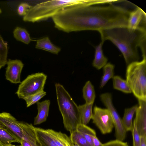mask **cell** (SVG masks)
I'll return each instance as SVG.
<instances>
[{
  "instance_id": "27",
  "label": "cell",
  "mask_w": 146,
  "mask_h": 146,
  "mask_svg": "<svg viewBox=\"0 0 146 146\" xmlns=\"http://www.w3.org/2000/svg\"><path fill=\"white\" fill-rule=\"evenodd\" d=\"M46 94V92L43 90L36 94L26 96L23 99L26 102L27 107H28L37 102Z\"/></svg>"
},
{
  "instance_id": "6",
  "label": "cell",
  "mask_w": 146,
  "mask_h": 146,
  "mask_svg": "<svg viewBox=\"0 0 146 146\" xmlns=\"http://www.w3.org/2000/svg\"><path fill=\"white\" fill-rule=\"evenodd\" d=\"M126 80L132 92L138 100L146 101V58L128 64Z\"/></svg>"
},
{
  "instance_id": "34",
  "label": "cell",
  "mask_w": 146,
  "mask_h": 146,
  "mask_svg": "<svg viewBox=\"0 0 146 146\" xmlns=\"http://www.w3.org/2000/svg\"><path fill=\"white\" fill-rule=\"evenodd\" d=\"M7 146H21V145H19V146H17V145H12V144H11L9 145H8Z\"/></svg>"
},
{
  "instance_id": "38",
  "label": "cell",
  "mask_w": 146,
  "mask_h": 146,
  "mask_svg": "<svg viewBox=\"0 0 146 146\" xmlns=\"http://www.w3.org/2000/svg\"><path fill=\"white\" fill-rule=\"evenodd\" d=\"M1 124L0 123V125Z\"/></svg>"
},
{
  "instance_id": "37",
  "label": "cell",
  "mask_w": 146,
  "mask_h": 146,
  "mask_svg": "<svg viewBox=\"0 0 146 146\" xmlns=\"http://www.w3.org/2000/svg\"><path fill=\"white\" fill-rule=\"evenodd\" d=\"M127 146H129L128 144L127 145Z\"/></svg>"
},
{
  "instance_id": "14",
  "label": "cell",
  "mask_w": 146,
  "mask_h": 146,
  "mask_svg": "<svg viewBox=\"0 0 146 146\" xmlns=\"http://www.w3.org/2000/svg\"><path fill=\"white\" fill-rule=\"evenodd\" d=\"M38 114L35 118L34 125H37L45 121L48 115L50 101L45 100L37 102Z\"/></svg>"
},
{
  "instance_id": "17",
  "label": "cell",
  "mask_w": 146,
  "mask_h": 146,
  "mask_svg": "<svg viewBox=\"0 0 146 146\" xmlns=\"http://www.w3.org/2000/svg\"><path fill=\"white\" fill-rule=\"evenodd\" d=\"M93 104L85 103L78 106L80 124L86 125L92 119L93 115Z\"/></svg>"
},
{
  "instance_id": "35",
  "label": "cell",
  "mask_w": 146,
  "mask_h": 146,
  "mask_svg": "<svg viewBox=\"0 0 146 146\" xmlns=\"http://www.w3.org/2000/svg\"><path fill=\"white\" fill-rule=\"evenodd\" d=\"M73 146H79L77 144H74Z\"/></svg>"
},
{
  "instance_id": "30",
  "label": "cell",
  "mask_w": 146,
  "mask_h": 146,
  "mask_svg": "<svg viewBox=\"0 0 146 146\" xmlns=\"http://www.w3.org/2000/svg\"><path fill=\"white\" fill-rule=\"evenodd\" d=\"M127 142H124L117 139L111 141L103 144V146H127Z\"/></svg>"
},
{
  "instance_id": "4",
  "label": "cell",
  "mask_w": 146,
  "mask_h": 146,
  "mask_svg": "<svg viewBox=\"0 0 146 146\" xmlns=\"http://www.w3.org/2000/svg\"><path fill=\"white\" fill-rule=\"evenodd\" d=\"M57 103L65 128L70 133L76 129L80 124L78 106L63 86L55 84Z\"/></svg>"
},
{
  "instance_id": "26",
  "label": "cell",
  "mask_w": 146,
  "mask_h": 146,
  "mask_svg": "<svg viewBox=\"0 0 146 146\" xmlns=\"http://www.w3.org/2000/svg\"><path fill=\"white\" fill-rule=\"evenodd\" d=\"M8 43L4 41L0 35V69L4 66L7 62Z\"/></svg>"
},
{
  "instance_id": "13",
  "label": "cell",
  "mask_w": 146,
  "mask_h": 146,
  "mask_svg": "<svg viewBox=\"0 0 146 146\" xmlns=\"http://www.w3.org/2000/svg\"><path fill=\"white\" fill-rule=\"evenodd\" d=\"M146 14L141 8L130 11L128 20L127 27L132 30L146 28Z\"/></svg>"
},
{
  "instance_id": "7",
  "label": "cell",
  "mask_w": 146,
  "mask_h": 146,
  "mask_svg": "<svg viewBox=\"0 0 146 146\" xmlns=\"http://www.w3.org/2000/svg\"><path fill=\"white\" fill-rule=\"evenodd\" d=\"M47 78V76L42 72L29 75L20 83L16 93L19 98L23 99L43 90Z\"/></svg>"
},
{
  "instance_id": "31",
  "label": "cell",
  "mask_w": 146,
  "mask_h": 146,
  "mask_svg": "<svg viewBox=\"0 0 146 146\" xmlns=\"http://www.w3.org/2000/svg\"><path fill=\"white\" fill-rule=\"evenodd\" d=\"M93 146H103V144L99 141L96 136L92 138Z\"/></svg>"
},
{
  "instance_id": "29",
  "label": "cell",
  "mask_w": 146,
  "mask_h": 146,
  "mask_svg": "<svg viewBox=\"0 0 146 146\" xmlns=\"http://www.w3.org/2000/svg\"><path fill=\"white\" fill-rule=\"evenodd\" d=\"M32 6L27 3L23 2L20 3L18 6L17 11L20 16H25Z\"/></svg>"
},
{
  "instance_id": "24",
  "label": "cell",
  "mask_w": 146,
  "mask_h": 146,
  "mask_svg": "<svg viewBox=\"0 0 146 146\" xmlns=\"http://www.w3.org/2000/svg\"><path fill=\"white\" fill-rule=\"evenodd\" d=\"M114 65L110 63H107L103 67L104 74L101 81L100 87L103 88L108 82L114 76Z\"/></svg>"
},
{
  "instance_id": "20",
  "label": "cell",
  "mask_w": 146,
  "mask_h": 146,
  "mask_svg": "<svg viewBox=\"0 0 146 146\" xmlns=\"http://www.w3.org/2000/svg\"><path fill=\"white\" fill-rule=\"evenodd\" d=\"M82 92L86 103L93 104L96 98V94L94 86L90 81L85 83L83 88Z\"/></svg>"
},
{
  "instance_id": "36",
  "label": "cell",
  "mask_w": 146,
  "mask_h": 146,
  "mask_svg": "<svg viewBox=\"0 0 146 146\" xmlns=\"http://www.w3.org/2000/svg\"><path fill=\"white\" fill-rule=\"evenodd\" d=\"M2 12V11L1 9H0V14Z\"/></svg>"
},
{
  "instance_id": "9",
  "label": "cell",
  "mask_w": 146,
  "mask_h": 146,
  "mask_svg": "<svg viewBox=\"0 0 146 146\" xmlns=\"http://www.w3.org/2000/svg\"><path fill=\"white\" fill-rule=\"evenodd\" d=\"M100 98L112 117L115 129L116 139L123 141L125 138L127 132L124 127L121 119L113 106L111 94L109 93L102 94L100 95Z\"/></svg>"
},
{
  "instance_id": "8",
  "label": "cell",
  "mask_w": 146,
  "mask_h": 146,
  "mask_svg": "<svg viewBox=\"0 0 146 146\" xmlns=\"http://www.w3.org/2000/svg\"><path fill=\"white\" fill-rule=\"evenodd\" d=\"M37 138L41 146H73L66 134L51 129L35 127Z\"/></svg>"
},
{
  "instance_id": "19",
  "label": "cell",
  "mask_w": 146,
  "mask_h": 146,
  "mask_svg": "<svg viewBox=\"0 0 146 146\" xmlns=\"http://www.w3.org/2000/svg\"><path fill=\"white\" fill-rule=\"evenodd\" d=\"M19 141L1 124L0 125V146H7Z\"/></svg>"
},
{
  "instance_id": "25",
  "label": "cell",
  "mask_w": 146,
  "mask_h": 146,
  "mask_svg": "<svg viewBox=\"0 0 146 146\" xmlns=\"http://www.w3.org/2000/svg\"><path fill=\"white\" fill-rule=\"evenodd\" d=\"M69 137L74 144L79 146H92L84 137L76 130L71 132Z\"/></svg>"
},
{
  "instance_id": "33",
  "label": "cell",
  "mask_w": 146,
  "mask_h": 146,
  "mask_svg": "<svg viewBox=\"0 0 146 146\" xmlns=\"http://www.w3.org/2000/svg\"><path fill=\"white\" fill-rule=\"evenodd\" d=\"M21 146H32L25 140L22 139L20 142Z\"/></svg>"
},
{
  "instance_id": "32",
  "label": "cell",
  "mask_w": 146,
  "mask_h": 146,
  "mask_svg": "<svg viewBox=\"0 0 146 146\" xmlns=\"http://www.w3.org/2000/svg\"><path fill=\"white\" fill-rule=\"evenodd\" d=\"M141 137L140 146H146V137Z\"/></svg>"
},
{
  "instance_id": "12",
  "label": "cell",
  "mask_w": 146,
  "mask_h": 146,
  "mask_svg": "<svg viewBox=\"0 0 146 146\" xmlns=\"http://www.w3.org/2000/svg\"><path fill=\"white\" fill-rule=\"evenodd\" d=\"M138 101L139 104L134 121L140 136L146 137V101Z\"/></svg>"
},
{
  "instance_id": "3",
  "label": "cell",
  "mask_w": 146,
  "mask_h": 146,
  "mask_svg": "<svg viewBox=\"0 0 146 146\" xmlns=\"http://www.w3.org/2000/svg\"><path fill=\"white\" fill-rule=\"evenodd\" d=\"M96 0H54L44 1L32 6L23 18L26 22L34 23L52 18L61 11L77 5H95Z\"/></svg>"
},
{
  "instance_id": "15",
  "label": "cell",
  "mask_w": 146,
  "mask_h": 146,
  "mask_svg": "<svg viewBox=\"0 0 146 146\" xmlns=\"http://www.w3.org/2000/svg\"><path fill=\"white\" fill-rule=\"evenodd\" d=\"M35 48L56 54H58L61 51V49L54 45L48 36L37 40Z\"/></svg>"
},
{
  "instance_id": "28",
  "label": "cell",
  "mask_w": 146,
  "mask_h": 146,
  "mask_svg": "<svg viewBox=\"0 0 146 146\" xmlns=\"http://www.w3.org/2000/svg\"><path fill=\"white\" fill-rule=\"evenodd\" d=\"M133 125V128L131 131L133 140V146H140L141 137L137 131L135 123L134 121Z\"/></svg>"
},
{
  "instance_id": "18",
  "label": "cell",
  "mask_w": 146,
  "mask_h": 146,
  "mask_svg": "<svg viewBox=\"0 0 146 146\" xmlns=\"http://www.w3.org/2000/svg\"><path fill=\"white\" fill-rule=\"evenodd\" d=\"M138 107L137 105L130 108H126L124 110L122 121L124 127L126 131H131L133 128L132 119L134 113Z\"/></svg>"
},
{
  "instance_id": "10",
  "label": "cell",
  "mask_w": 146,
  "mask_h": 146,
  "mask_svg": "<svg viewBox=\"0 0 146 146\" xmlns=\"http://www.w3.org/2000/svg\"><path fill=\"white\" fill-rule=\"evenodd\" d=\"M92 119L93 122L100 129L102 133H110L113 127V119L108 110L95 106Z\"/></svg>"
},
{
  "instance_id": "23",
  "label": "cell",
  "mask_w": 146,
  "mask_h": 146,
  "mask_svg": "<svg viewBox=\"0 0 146 146\" xmlns=\"http://www.w3.org/2000/svg\"><path fill=\"white\" fill-rule=\"evenodd\" d=\"M76 130L84 137L92 146H93L92 138L96 136V132L94 129L86 125L80 124L78 125Z\"/></svg>"
},
{
  "instance_id": "21",
  "label": "cell",
  "mask_w": 146,
  "mask_h": 146,
  "mask_svg": "<svg viewBox=\"0 0 146 146\" xmlns=\"http://www.w3.org/2000/svg\"><path fill=\"white\" fill-rule=\"evenodd\" d=\"M113 88L127 94L132 92L131 89L126 80L118 76H114L112 78Z\"/></svg>"
},
{
  "instance_id": "1",
  "label": "cell",
  "mask_w": 146,
  "mask_h": 146,
  "mask_svg": "<svg viewBox=\"0 0 146 146\" xmlns=\"http://www.w3.org/2000/svg\"><path fill=\"white\" fill-rule=\"evenodd\" d=\"M95 5L75 6L61 11L52 18L54 27L67 33L127 27L130 11L112 3Z\"/></svg>"
},
{
  "instance_id": "22",
  "label": "cell",
  "mask_w": 146,
  "mask_h": 146,
  "mask_svg": "<svg viewBox=\"0 0 146 146\" xmlns=\"http://www.w3.org/2000/svg\"><path fill=\"white\" fill-rule=\"evenodd\" d=\"M13 36L17 40L26 44H29L33 40L27 30L19 27H16L13 32Z\"/></svg>"
},
{
  "instance_id": "16",
  "label": "cell",
  "mask_w": 146,
  "mask_h": 146,
  "mask_svg": "<svg viewBox=\"0 0 146 146\" xmlns=\"http://www.w3.org/2000/svg\"><path fill=\"white\" fill-rule=\"evenodd\" d=\"M104 42L102 41L96 46L94 59L92 65L95 68L99 70L103 67L107 63L108 59L104 54L102 45Z\"/></svg>"
},
{
  "instance_id": "5",
  "label": "cell",
  "mask_w": 146,
  "mask_h": 146,
  "mask_svg": "<svg viewBox=\"0 0 146 146\" xmlns=\"http://www.w3.org/2000/svg\"><path fill=\"white\" fill-rule=\"evenodd\" d=\"M0 123L20 142L23 139L32 146H41L32 124L19 121L10 113H0Z\"/></svg>"
},
{
  "instance_id": "2",
  "label": "cell",
  "mask_w": 146,
  "mask_h": 146,
  "mask_svg": "<svg viewBox=\"0 0 146 146\" xmlns=\"http://www.w3.org/2000/svg\"><path fill=\"white\" fill-rule=\"evenodd\" d=\"M102 41H111L122 54L127 65L138 61L139 48L142 57L146 56V28L132 30L127 27H117L100 30Z\"/></svg>"
},
{
  "instance_id": "11",
  "label": "cell",
  "mask_w": 146,
  "mask_h": 146,
  "mask_svg": "<svg viewBox=\"0 0 146 146\" xmlns=\"http://www.w3.org/2000/svg\"><path fill=\"white\" fill-rule=\"evenodd\" d=\"M7 64L6 79L12 83H21V73L24 65L22 62L18 59H9Z\"/></svg>"
}]
</instances>
